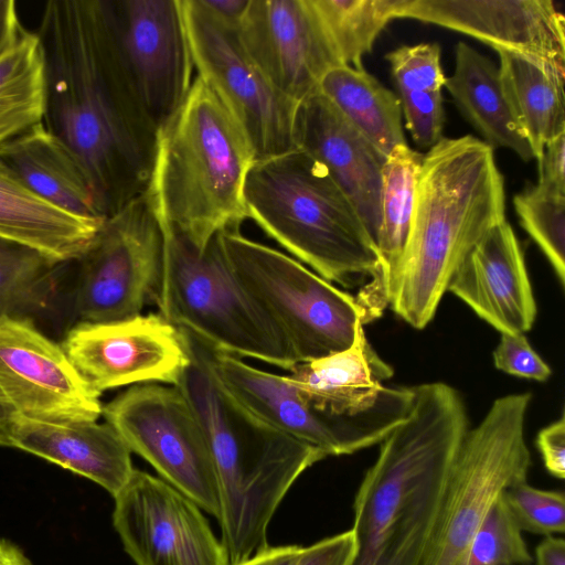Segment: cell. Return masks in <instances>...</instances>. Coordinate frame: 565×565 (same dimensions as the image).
<instances>
[{
    "label": "cell",
    "instance_id": "6da1fadb",
    "mask_svg": "<svg viewBox=\"0 0 565 565\" xmlns=\"http://www.w3.org/2000/svg\"><path fill=\"white\" fill-rule=\"evenodd\" d=\"M47 68V127L85 164L106 217L146 189L158 128L122 63L106 1H52L39 34Z\"/></svg>",
    "mask_w": 565,
    "mask_h": 565
},
{
    "label": "cell",
    "instance_id": "7a4b0ae2",
    "mask_svg": "<svg viewBox=\"0 0 565 565\" xmlns=\"http://www.w3.org/2000/svg\"><path fill=\"white\" fill-rule=\"evenodd\" d=\"M414 388L406 418L381 443L353 503L349 565H420L468 433L463 398L443 382Z\"/></svg>",
    "mask_w": 565,
    "mask_h": 565
},
{
    "label": "cell",
    "instance_id": "3957f363",
    "mask_svg": "<svg viewBox=\"0 0 565 565\" xmlns=\"http://www.w3.org/2000/svg\"><path fill=\"white\" fill-rule=\"evenodd\" d=\"M504 220L493 149L471 135L443 137L424 154L388 307L413 328L427 327L458 266Z\"/></svg>",
    "mask_w": 565,
    "mask_h": 565
},
{
    "label": "cell",
    "instance_id": "277c9868",
    "mask_svg": "<svg viewBox=\"0 0 565 565\" xmlns=\"http://www.w3.org/2000/svg\"><path fill=\"white\" fill-rule=\"evenodd\" d=\"M181 331L189 362L174 385L206 437L218 482L222 543L230 565L268 546L267 529L298 477L327 456L262 422L222 386L203 340Z\"/></svg>",
    "mask_w": 565,
    "mask_h": 565
},
{
    "label": "cell",
    "instance_id": "5b68a950",
    "mask_svg": "<svg viewBox=\"0 0 565 565\" xmlns=\"http://www.w3.org/2000/svg\"><path fill=\"white\" fill-rule=\"evenodd\" d=\"M255 153L241 128L198 76L158 128L142 193L163 233L202 253L248 218L245 183Z\"/></svg>",
    "mask_w": 565,
    "mask_h": 565
},
{
    "label": "cell",
    "instance_id": "8992f818",
    "mask_svg": "<svg viewBox=\"0 0 565 565\" xmlns=\"http://www.w3.org/2000/svg\"><path fill=\"white\" fill-rule=\"evenodd\" d=\"M244 195L248 218L328 281L348 287L376 274V245L360 214L303 149L255 160Z\"/></svg>",
    "mask_w": 565,
    "mask_h": 565
},
{
    "label": "cell",
    "instance_id": "52a82bcc",
    "mask_svg": "<svg viewBox=\"0 0 565 565\" xmlns=\"http://www.w3.org/2000/svg\"><path fill=\"white\" fill-rule=\"evenodd\" d=\"M162 234L159 315L218 351L291 370L297 361L288 340L237 278L218 236L200 253Z\"/></svg>",
    "mask_w": 565,
    "mask_h": 565
},
{
    "label": "cell",
    "instance_id": "ba28073f",
    "mask_svg": "<svg viewBox=\"0 0 565 565\" xmlns=\"http://www.w3.org/2000/svg\"><path fill=\"white\" fill-rule=\"evenodd\" d=\"M217 236L231 268L285 334L297 364L353 343L358 326L365 324L355 296L239 228Z\"/></svg>",
    "mask_w": 565,
    "mask_h": 565
},
{
    "label": "cell",
    "instance_id": "9c48e42d",
    "mask_svg": "<svg viewBox=\"0 0 565 565\" xmlns=\"http://www.w3.org/2000/svg\"><path fill=\"white\" fill-rule=\"evenodd\" d=\"M530 393L497 398L469 429L455 460L420 565H467L470 544L493 501L526 480L531 455L524 426Z\"/></svg>",
    "mask_w": 565,
    "mask_h": 565
},
{
    "label": "cell",
    "instance_id": "30bf717a",
    "mask_svg": "<svg viewBox=\"0 0 565 565\" xmlns=\"http://www.w3.org/2000/svg\"><path fill=\"white\" fill-rule=\"evenodd\" d=\"M205 344L212 371L231 396L262 422L327 457L381 444L406 418L413 404V386H386L369 411L330 415L310 405L287 375L255 367Z\"/></svg>",
    "mask_w": 565,
    "mask_h": 565
},
{
    "label": "cell",
    "instance_id": "8fae6325",
    "mask_svg": "<svg viewBox=\"0 0 565 565\" xmlns=\"http://www.w3.org/2000/svg\"><path fill=\"white\" fill-rule=\"evenodd\" d=\"M196 75L216 95L248 140L256 160L297 148L292 103L269 83L239 38L200 0H180Z\"/></svg>",
    "mask_w": 565,
    "mask_h": 565
},
{
    "label": "cell",
    "instance_id": "7c38bea8",
    "mask_svg": "<svg viewBox=\"0 0 565 565\" xmlns=\"http://www.w3.org/2000/svg\"><path fill=\"white\" fill-rule=\"evenodd\" d=\"M103 416L161 479L220 520L213 457L195 413L177 386H129L103 406Z\"/></svg>",
    "mask_w": 565,
    "mask_h": 565
},
{
    "label": "cell",
    "instance_id": "4fadbf2b",
    "mask_svg": "<svg viewBox=\"0 0 565 565\" xmlns=\"http://www.w3.org/2000/svg\"><path fill=\"white\" fill-rule=\"evenodd\" d=\"M79 260L75 308L81 321L132 318L154 302L163 234L142 194L105 220Z\"/></svg>",
    "mask_w": 565,
    "mask_h": 565
},
{
    "label": "cell",
    "instance_id": "5bb4252c",
    "mask_svg": "<svg viewBox=\"0 0 565 565\" xmlns=\"http://www.w3.org/2000/svg\"><path fill=\"white\" fill-rule=\"evenodd\" d=\"M0 405L9 414L51 422L103 415L100 394L62 347L17 315H0Z\"/></svg>",
    "mask_w": 565,
    "mask_h": 565
},
{
    "label": "cell",
    "instance_id": "9a60e30c",
    "mask_svg": "<svg viewBox=\"0 0 565 565\" xmlns=\"http://www.w3.org/2000/svg\"><path fill=\"white\" fill-rule=\"evenodd\" d=\"M114 500V529L137 565H230L200 507L163 479L135 469Z\"/></svg>",
    "mask_w": 565,
    "mask_h": 565
},
{
    "label": "cell",
    "instance_id": "2e32d148",
    "mask_svg": "<svg viewBox=\"0 0 565 565\" xmlns=\"http://www.w3.org/2000/svg\"><path fill=\"white\" fill-rule=\"evenodd\" d=\"M61 347L99 394L146 383L175 385L189 362L181 331L159 313L108 322L79 321Z\"/></svg>",
    "mask_w": 565,
    "mask_h": 565
},
{
    "label": "cell",
    "instance_id": "e0dca14e",
    "mask_svg": "<svg viewBox=\"0 0 565 565\" xmlns=\"http://www.w3.org/2000/svg\"><path fill=\"white\" fill-rule=\"evenodd\" d=\"M119 53L138 99L159 128L193 83L180 0L107 1Z\"/></svg>",
    "mask_w": 565,
    "mask_h": 565
},
{
    "label": "cell",
    "instance_id": "ac0fdd59",
    "mask_svg": "<svg viewBox=\"0 0 565 565\" xmlns=\"http://www.w3.org/2000/svg\"><path fill=\"white\" fill-rule=\"evenodd\" d=\"M237 31L269 83L297 105L343 64L311 0H249Z\"/></svg>",
    "mask_w": 565,
    "mask_h": 565
},
{
    "label": "cell",
    "instance_id": "d6986e66",
    "mask_svg": "<svg viewBox=\"0 0 565 565\" xmlns=\"http://www.w3.org/2000/svg\"><path fill=\"white\" fill-rule=\"evenodd\" d=\"M395 18L451 29L494 50L565 63L564 17L551 0H399Z\"/></svg>",
    "mask_w": 565,
    "mask_h": 565
},
{
    "label": "cell",
    "instance_id": "ffe728a7",
    "mask_svg": "<svg viewBox=\"0 0 565 565\" xmlns=\"http://www.w3.org/2000/svg\"><path fill=\"white\" fill-rule=\"evenodd\" d=\"M447 291L500 333L524 334L534 324L537 308L523 249L507 220L466 256Z\"/></svg>",
    "mask_w": 565,
    "mask_h": 565
},
{
    "label": "cell",
    "instance_id": "44dd1931",
    "mask_svg": "<svg viewBox=\"0 0 565 565\" xmlns=\"http://www.w3.org/2000/svg\"><path fill=\"white\" fill-rule=\"evenodd\" d=\"M295 139L321 162L350 199L374 243L386 159L319 90L297 110Z\"/></svg>",
    "mask_w": 565,
    "mask_h": 565
},
{
    "label": "cell",
    "instance_id": "7402d4cb",
    "mask_svg": "<svg viewBox=\"0 0 565 565\" xmlns=\"http://www.w3.org/2000/svg\"><path fill=\"white\" fill-rule=\"evenodd\" d=\"M9 438L11 447L85 477L113 498L135 470L130 449L108 423L51 422L10 414Z\"/></svg>",
    "mask_w": 565,
    "mask_h": 565
},
{
    "label": "cell",
    "instance_id": "603a6c76",
    "mask_svg": "<svg viewBox=\"0 0 565 565\" xmlns=\"http://www.w3.org/2000/svg\"><path fill=\"white\" fill-rule=\"evenodd\" d=\"M105 220L75 215L45 201L0 158V241L61 265L84 256Z\"/></svg>",
    "mask_w": 565,
    "mask_h": 565
},
{
    "label": "cell",
    "instance_id": "cb8c5ba5",
    "mask_svg": "<svg viewBox=\"0 0 565 565\" xmlns=\"http://www.w3.org/2000/svg\"><path fill=\"white\" fill-rule=\"evenodd\" d=\"M0 158L53 205L84 217L107 218L85 164L44 122L0 148Z\"/></svg>",
    "mask_w": 565,
    "mask_h": 565
},
{
    "label": "cell",
    "instance_id": "d4e9b609",
    "mask_svg": "<svg viewBox=\"0 0 565 565\" xmlns=\"http://www.w3.org/2000/svg\"><path fill=\"white\" fill-rule=\"evenodd\" d=\"M301 396L330 415H359L372 408L393 369L369 343L359 324L345 350L296 364L286 374Z\"/></svg>",
    "mask_w": 565,
    "mask_h": 565
},
{
    "label": "cell",
    "instance_id": "484cf974",
    "mask_svg": "<svg viewBox=\"0 0 565 565\" xmlns=\"http://www.w3.org/2000/svg\"><path fill=\"white\" fill-rule=\"evenodd\" d=\"M499 74L507 100L534 159L565 132V65L499 49Z\"/></svg>",
    "mask_w": 565,
    "mask_h": 565
},
{
    "label": "cell",
    "instance_id": "4316f807",
    "mask_svg": "<svg viewBox=\"0 0 565 565\" xmlns=\"http://www.w3.org/2000/svg\"><path fill=\"white\" fill-rule=\"evenodd\" d=\"M483 142L508 148L521 159H534L507 100L498 67L465 42L456 46L455 71L444 85Z\"/></svg>",
    "mask_w": 565,
    "mask_h": 565
},
{
    "label": "cell",
    "instance_id": "83f0119b",
    "mask_svg": "<svg viewBox=\"0 0 565 565\" xmlns=\"http://www.w3.org/2000/svg\"><path fill=\"white\" fill-rule=\"evenodd\" d=\"M318 90L383 154L406 143L399 97L363 67H332Z\"/></svg>",
    "mask_w": 565,
    "mask_h": 565
},
{
    "label": "cell",
    "instance_id": "f1b7e54d",
    "mask_svg": "<svg viewBox=\"0 0 565 565\" xmlns=\"http://www.w3.org/2000/svg\"><path fill=\"white\" fill-rule=\"evenodd\" d=\"M47 114V68L39 34L26 32L0 55V148L43 124Z\"/></svg>",
    "mask_w": 565,
    "mask_h": 565
},
{
    "label": "cell",
    "instance_id": "f546056e",
    "mask_svg": "<svg viewBox=\"0 0 565 565\" xmlns=\"http://www.w3.org/2000/svg\"><path fill=\"white\" fill-rule=\"evenodd\" d=\"M311 1L341 62L353 67H362V57L399 4V0Z\"/></svg>",
    "mask_w": 565,
    "mask_h": 565
},
{
    "label": "cell",
    "instance_id": "4dcf8cb0",
    "mask_svg": "<svg viewBox=\"0 0 565 565\" xmlns=\"http://www.w3.org/2000/svg\"><path fill=\"white\" fill-rule=\"evenodd\" d=\"M56 266L32 249L0 241V315L26 317L44 308Z\"/></svg>",
    "mask_w": 565,
    "mask_h": 565
},
{
    "label": "cell",
    "instance_id": "1f68e13d",
    "mask_svg": "<svg viewBox=\"0 0 565 565\" xmlns=\"http://www.w3.org/2000/svg\"><path fill=\"white\" fill-rule=\"evenodd\" d=\"M520 224L565 286V190L537 182L514 196Z\"/></svg>",
    "mask_w": 565,
    "mask_h": 565
},
{
    "label": "cell",
    "instance_id": "d6a6232c",
    "mask_svg": "<svg viewBox=\"0 0 565 565\" xmlns=\"http://www.w3.org/2000/svg\"><path fill=\"white\" fill-rule=\"evenodd\" d=\"M533 557L502 493L493 501L469 548L467 565H531Z\"/></svg>",
    "mask_w": 565,
    "mask_h": 565
},
{
    "label": "cell",
    "instance_id": "836d02e7",
    "mask_svg": "<svg viewBox=\"0 0 565 565\" xmlns=\"http://www.w3.org/2000/svg\"><path fill=\"white\" fill-rule=\"evenodd\" d=\"M502 498L521 531L545 536L564 533L562 491L537 489L524 480L503 490Z\"/></svg>",
    "mask_w": 565,
    "mask_h": 565
},
{
    "label": "cell",
    "instance_id": "e575fe53",
    "mask_svg": "<svg viewBox=\"0 0 565 565\" xmlns=\"http://www.w3.org/2000/svg\"><path fill=\"white\" fill-rule=\"evenodd\" d=\"M399 93L441 90L446 76L437 43L403 45L386 55Z\"/></svg>",
    "mask_w": 565,
    "mask_h": 565
},
{
    "label": "cell",
    "instance_id": "d590c367",
    "mask_svg": "<svg viewBox=\"0 0 565 565\" xmlns=\"http://www.w3.org/2000/svg\"><path fill=\"white\" fill-rule=\"evenodd\" d=\"M402 113L417 146L431 148L443 138L445 111L441 90L399 93Z\"/></svg>",
    "mask_w": 565,
    "mask_h": 565
},
{
    "label": "cell",
    "instance_id": "8d00e7d4",
    "mask_svg": "<svg viewBox=\"0 0 565 565\" xmlns=\"http://www.w3.org/2000/svg\"><path fill=\"white\" fill-rule=\"evenodd\" d=\"M492 356L494 366L509 375L544 382L552 374L523 333H501Z\"/></svg>",
    "mask_w": 565,
    "mask_h": 565
},
{
    "label": "cell",
    "instance_id": "74e56055",
    "mask_svg": "<svg viewBox=\"0 0 565 565\" xmlns=\"http://www.w3.org/2000/svg\"><path fill=\"white\" fill-rule=\"evenodd\" d=\"M353 553L354 539L350 529L303 547L295 565H349Z\"/></svg>",
    "mask_w": 565,
    "mask_h": 565
},
{
    "label": "cell",
    "instance_id": "f35d334b",
    "mask_svg": "<svg viewBox=\"0 0 565 565\" xmlns=\"http://www.w3.org/2000/svg\"><path fill=\"white\" fill-rule=\"evenodd\" d=\"M546 471L556 479L565 478V417L542 428L535 439Z\"/></svg>",
    "mask_w": 565,
    "mask_h": 565
},
{
    "label": "cell",
    "instance_id": "ab89813d",
    "mask_svg": "<svg viewBox=\"0 0 565 565\" xmlns=\"http://www.w3.org/2000/svg\"><path fill=\"white\" fill-rule=\"evenodd\" d=\"M537 163V182L565 190V132L546 145Z\"/></svg>",
    "mask_w": 565,
    "mask_h": 565
},
{
    "label": "cell",
    "instance_id": "60d3db41",
    "mask_svg": "<svg viewBox=\"0 0 565 565\" xmlns=\"http://www.w3.org/2000/svg\"><path fill=\"white\" fill-rule=\"evenodd\" d=\"M26 32L21 25L15 1L0 0V55L14 47Z\"/></svg>",
    "mask_w": 565,
    "mask_h": 565
},
{
    "label": "cell",
    "instance_id": "b9f144b4",
    "mask_svg": "<svg viewBox=\"0 0 565 565\" xmlns=\"http://www.w3.org/2000/svg\"><path fill=\"white\" fill-rule=\"evenodd\" d=\"M302 550L300 545H268L237 565H295Z\"/></svg>",
    "mask_w": 565,
    "mask_h": 565
},
{
    "label": "cell",
    "instance_id": "7bdbcfd3",
    "mask_svg": "<svg viewBox=\"0 0 565 565\" xmlns=\"http://www.w3.org/2000/svg\"><path fill=\"white\" fill-rule=\"evenodd\" d=\"M215 17L233 26H238L249 0H200Z\"/></svg>",
    "mask_w": 565,
    "mask_h": 565
},
{
    "label": "cell",
    "instance_id": "ee69618b",
    "mask_svg": "<svg viewBox=\"0 0 565 565\" xmlns=\"http://www.w3.org/2000/svg\"><path fill=\"white\" fill-rule=\"evenodd\" d=\"M535 565H565V541L548 535L535 547Z\"/></svg>",
    "mask_w": 565,
    "mask_h": 565
},
{
    "label": "cell",
    "instance_id": "f6af8a7d",
    "mask_svg": "<svg viewBox=\"0 0 565 565\" xmlns=\"http://www.w3.org/2000/svg\"><path fill=\"white\" fill-rule=\"evenodd\" d=\"M0 565H33L14 543L0 536Z\"/></svg>",
    "mask_w": 565,
    "mask_h": 565
},
{
    "label": "cell",
    "instance_id": "bcb514c9",
    "mask_svg": "<svg viewBox=\"0 0 565 565\" xmlns=\"http://www.w3.org/2000/svg\"><path fill=\"white\" fill-rule=\"evenodd\" d=\"M9 413L0 405V446L11 447L9 438Z\"/></svg>",
    "mask_w": 565,
    "mask_h": 565
}]
</instances>
